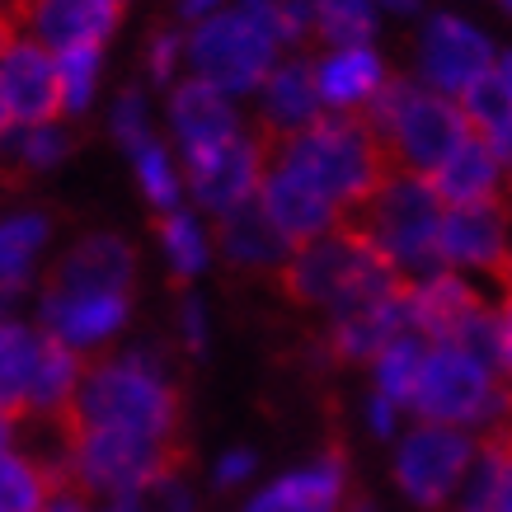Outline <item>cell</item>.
Wrapping results in <instances>:
<instances>
[{"mask_svg": "<svg viewBox=\"0 0 512 512\" xmlns=\"http://www.w3.org/2000/svg\"><path fill=\"white\" fill-rule=\"evenodd\" d=\"M282 5H296V10H311V0H282Z\"/></svg>", "mask_w": 512, "mask_h": 512, "instance_id": "9f6ffc18", "label": "cell"}, {"mask_svg": "<svg viewBox=\"0 0 512 512\" xmlns=\"http://www.w3.org/2000/svg\"><path fill=\"white\" fill-rule=\"evenodd\" d=\"M85 357L62 348V343L47 339L43 348V362H38V376H33V390H29V409L33 419H71V404L80 395V381H85Z\"/></svg>", "mask_w": 512, "mask_h": 512, "instance_id": "f1b7e54d", "label": "cell"}, {"mask_svg": "<svg viewBox=\"0 0 512 512\" xmlns=\"http://www.w3.org/2000/svg\"><path fill=\"white\" fill-rule=\"evenodd\" d=\"M512 207L508 202H475V207H447L442 235H437V268L461 278H498L512 245Z\"/></svg>", "mask_w": 512, "mask_h": 512, "instance_id": "5bb4252c", "label": "cell"}, {"mask_svg": "<svg viewBox=\"0 0 512 512\" xmlns=\"http://www.w3.org/2000/svg\"><path fill=\"white\" fill-rule=\"evenodd\" d=\"M494 512H512V447H508V466H503V480H498Z\"/></svg>", "mask_w": 512, "mask_h": 512, "instance_id": "c3c4849f", "label": "cell"}, {"mask_svg": "<svg viewBox=\"0 0 512 512\" xmlns=\"http://www.w3.org/2000/svg\"><path fill=\"white\" fill-rule=\"evenodd\" d=\"M43 512H99V503H94V498H85L80 489H71V484L57 480V489H52V498H47Z\"/></svg>", "mask_w": 512, "mask_h": 512, "instance_id": "f6af8a7d", "label": "cell"}, {"mask_svg": "<svg viewBox=\"0 0 512 512\" xmlns=\"http://www.w3.org/2000/svg\"><path fill=\"white\" fill-rule=\"evenodd\" d=\"M123 10L109 0H19L15 29L29 33L52 57L80 52V47H109Z\"/></svg>", "mask_w": 512, "mask_h": 512, "instance_id": "ac0fdd59", "label": "cell"}, {"mask_svg": "<svg viewBox=\"0 0 512 512\" xmlns=\"http://www.w3.org/2000/svg\"><path fill=\"white\" fill-rule=\"evenodd\" d=\"M132 325V292H71L43 282L38 292V329L71 353H109Z\"/></svg>", "mask_w": 512, "mask_h": 512, "instance_id": "4fadbf2b", "label": "cell"}, {"mask_svg": "<svg viewBox=\"0 0 512 512\" xmlns=\"http://www.w3.org/2000/svg\"><path fill=\"white\" fill-rule=\"evenodd\" d=\"M311 62H315V85H320V104L334 118H367V109L395 80L376 43L320 47V57H311Z\"/></svg>", "mask_w": 512, "mask_h": 512, "instance_id": "d6986e66", "label": "cell"}, {"mask_svg": "<svg viewBox=\"0 0 512 512\" xmlns=\"http://www.w3.org/2000/svg\"><path fill=\"white\" fill-rule=\"evenodd\" d=\"M264 174H268V141L245 127L240 137L221 141L212 151L184 156V202L207 221H221L259 198Z\"/></svg>", "mask_w": 512, "mask_h": 512, "instance_id": "7c38bea8", "label": "cell"}, {"mask_svg": "<svg viewBox=\"0 0 512 512\" xmlns=\"http://www.w3.org/2000/svg\"><path fill=\"white\" fill-rule=\"evenodd\" d=\"M494 80H498V85H503V99H508V109H512V47H508V52H498Z\"/></svg>", "mask_w": 512, "mask_h": 512, "instance_id": "681fc988", "label": "cell"}, {"mask_svg": "<svg viewBox=\"0 0 512 512\" xmlns=\"http://www.w3.org/2000/svg\"><path fill=\"white\" fill-rule=\"evenodd\" d=\"M254 104H259L264 137H273V141L296 137V132H306L311 123H320L325 104H320V85H315V62L301 57V52H287L264 76Z\"/></svg>", "mask_w": 512, "mask_h": 512, "instance_id": "603a6c76", "label": "cell"}, {"mask_svg": "<svg viewBox=\"0 0 512 512\" xmlns=\"http://www.w3.org/2000/svg\"><path fill=\"white\" fill-rule=\"evenodd\" d=\"M259 480V451L254 447H226L212 461V489H245Z\"/></svg>", "mask_w": 512, "mask_h": 512, "instance_id": "b9f144b4", "label": "cell"}, {"mask_svg": "<svg viewBox=\"0 0 512 512\" xmlns=\"http://www.w3.org/2000/svg\"><path fill=\"white\" fill-rule=\"evenodd\" d=\"M109 137L127 151H137L141 141L160 137V123H156V109H151V94L141 90V85H127L118 90V99L109 104Z\"/></svg>", "mask_w": 512, "mask_h": 512, "instance_id": "8d00e7d4", "label": "cell"}, {"mask_svg": "<svg viewBox=\"0 0 512 512\" xmlns=\"http://www.w3.org/2000/svg\"><path fill=\"white\" fill-rule=\"evenodd\" d=\"M47 334L38 329V320H19L5 315L0 320V414H24L29 409V390L43 362Z\"/></svg>", "mask_w": 512, "mask_h": 512, "instance_id": "83f0119b", "label": "cell"}, {"mask_svg": "<svg viewBox=\"0 0 512 512\" xmlns=\"http://www.w3.org/2000/svg\"><path fill=\"white\" fill-rule=\"evenodd\" d=\"M165 470H174V447H156V442H141V437H123V433H99V428H71L57 480L80 489L85 498H94L104 508V503L137 498Z\"/></svg>", "mask_w": 512, "mask_h": 512, "instance_id": "9c48e42d", "label": "cell"}, {"mask_svg": "<svg viewBox=\"0 0 512 512\" xmlns=\"http://www.w3.org/2000/svg\"><path fill=\"white\" fill-rule=\"evenodd\" d=\"M19 451V419L15 414H0V461Z\"/></svg>", "mask_w": 512, "mask_h": 512, "instance_id": "7dc6e473", "label": "cell"}, {"mask_svg": "<svg viewBox=\"0 0 512 512\" xmlns=\"http://www.w3.org/2000/svg\"><path fill=\"white\" fill-rule=\"evenodd\" d=\"M156 249L165 268H170V278L179 282H198L212 259H217V231H212V221L193 212V207H174V212H160L156 221Z\"/></svg>", "mask_w": 512, "mask_h": 512, "instance_id": "4316f807", "label": "cell"}, {"mask_svg": "<svg viewBox=\"0 0 512 512\" xmlns=\"http://www.w3.org/2000/svg\"><path fill=\"white\" fill-rule=\"evenodd\" d=\"M259 207H264V217L273 221L282 231V240L287 245H311V240H320V235L339 231L343 226V212L334 207V202L320 193V188H311L301 174H292L287 165H278L273 160V151H268V174L264 184H259Z\"/></svg>", "mask_w": 512, "mask_h": 512, "instance_id": "44dd1931", "label": "cell"}, {"mask_svg": "<svg viewBox=\"0 0 512 512\" xmlns=\"http://www.w3.org/2000/svg\"><path fill=\"white\" fill-rule=\"evenodd\" d=\"M353 470L343 451H315L306 461L287 466L282 475L249 489L240 512H348Z\"/></svg>", "mask_w": 512, "mask_h": 512, "instance_id": "9a60e30c", "label": "cell"}, {"mask_svg": "<svg viewBox=\"0 0 512 512\" xmlns=\"http://www.w3.org/2000/svg\"><path fill=\"white\" fill-rule=\"evenodd\" d=\"M381 15L372 0H311V38L325 47H357L376 43Z\"/></svg>", "mask_w": 512, "mask_h": 512, "instance_id": "1f68e13d", "label": "cell"}, {"mask_svg": "<svg viewBox=\"0 0 512 512\" xmlns=\"http://www.w3.org/2000/svg\"><path fill=\"white\" fill-rule=\"evenodd\" d=\"M57 489V475L24 451L0 461V512H43Z\"/></svg>", "mask_w": 512, "mask_h": 512, "instance_id": "e575fe53", "label": "cell"}, {"mask_svg": "<svg viewBox=\"0 0 512 512\" xmlns=\"http://www.w3.org/2000/svg\"><path fill=\"white\" fill-rule=\"evenodd\" d=\"M127 165H132V179H137V193L146 198V207H156V212L184 207V160L165 141V132L141 141L137 151H127Z\"/></svg>", "mask_w": 512, "mask_h": 512, "instance_id": "f546056e", "label": "cell"}, {"mask_svg": "<svg viewBox=\"0 0 512 512\" xmlns=\"http://www.w3.org/2000/svg\"><path fill=\"white\" fill-rule=\"evenodd\" d=\"M141 62H146V80L160 85V90H170L174 80L188 76V33L165 24L146 38V52H141Z\"/></svg>", "mask_w": 512, "mask_h": 512, "instance_id": "74e56055", "label": "cell"}, {"mask_svg": "<svg viewBox=\"0 0 512 512\" xmlns=\"http://www.w3.org/2000/svg\"><path fill=\"white\" fill-rule=\"evenodd\" d=\"M508 207H512V174H508Z\"/></svg>", "mask_w": 512, "mask_h": 512, "instance_id": "6f0895ef", "label": "cell"}, {"mask_svg": "<svg viewBox=\"0 0 512 512\" xmlns=\"http://www.w3.org/2000/svg\"><path fill=\"white\" fill-rule=\"evenodd\" d=\"M52 249V217L38 207H19L0 217V320L15 315V306L29 296L38 268Z\"/></svg>", "mask_w": 512, "mask_h": 512, "instance_id": "cb8c5ba5", "label": "cell"}, {"mask_svg": "<svg viewBox=\"0 0 512 512\" xmlns=\"http://www.w3.org/2000/svg\"><path fill=\"white\" fill-rule=\"evenodd\" d=\"M0 90H5V109H10V132L62 118L57 57L19 29L0 33Z\"/></svg>", "mask_w": 512, "mask_h": 512, "instance_id": "e0dca14e", "label": "cell"}, {"mask_svg": "<svg viewBox=\"0 0 512 512\" xmlns=\"http://www.w3.org/2000/svg\"><path fill=\"white\" fill-rule=\"evenodd\" d=\"M390 480L419 512H442L456 503V489L475 466L480 437L461 433V428H442V423L409 419L395 442H390Z\"/></svg>", "mask_w": 512, "mask_h": 512, "instance_id": "30bf717a", "label": "cell"}, {"mask_svg": "<svg viewBox=\"0 0 512 512\" xmlns=\"http://www.w3.org/2000/svg\"><path fill=\"white\" fill-rule=\"evenodd\" d=\"M52 287L71 292H132L137 282V249L118 231H90L62 249V259L47 273Z\"/></svg>", "mask_w": 512, "mask_h": 512, "instance_id": "7402d4cb", "label": "cell"}, {"mask_svg": "<svg viewBox=\"0 0 512 512\" xmlns=\"http://www.w3.org/2000/svg\"><path fill=\"white\" fill-rule=\"evenodd\" d=\"M498 372L512 390V296L498 301Z\"/></svg>", "mask_w": 512, "mask_h": 512, "instance_id": "7bdbcfd3", "label": "cell"}, {"mask_svg": "<svg viewBox=\"0 0 512 512\" xmlns=\"http://www.w3.org/2000/svg\"><path fill=\"white\" fill-rule=\"evenodd\" d=\"M494 5H498V10H503V15L512 19V0H494Z\"/></svg>", "mask_w": 512, "mask_h": 512, "instance_id": "11a10c76", "label": "cell"}, {"mask_svg": "<svg viewBox=\"0 0 512 512\" xmlns=\"http://www.w3.org/2000/svg\"><path fill=\"white\" fill-rule=\"evenodd\" d=\"M404 329H409V315H404V282H400L390 292H376L367 301H353V306L325 315L320 348L329 353V362H357V367H367L390 339H400Z\"/></svg>", "mask_w": 512, "mask_h": 512, "instance_id": "ffe728a7", "label": "cell"}, {"mask_svg": "<svg viewBox=\"0 0 512 512\" xmlns=\"http://www.w3.org/2000/svg\"><path fill=\"white\" fill-rule=\"evenodd\" d=\"M433 193L442 207H475V202H508V165L480 132H470L456 151H451L433 174H428Z\"/></svg>", "mask_w": 512, "mask_h": 512, "instance_id": "d4e9b609", "label": "cell"}, {"mask_svg": "<svg viewBox=\"0 0 512 512\" xmlns=\"http://www.w3.org/2000/svg\"><path fill=\"white\" fill-rule=\"evenodd\" d=\"M498 437H503V442L512 447V414H508V423H503V433H498Z\"/></svg>", "mask_w": 512, "mask_h": 512, "instance_id": "db71d44e", "label": "cell"}, {"mask_svg": "<svg viewBox=\"0 0 512 512\" xmlns=\"http://www.w3.org/2000/svg\"><path fill=\"white\" fill-rule=\"evenodd\" d=\"M278 165H287L292 174H301L311 188H320L343 217L362 212L381 179L390 174V160L381 151L376 132L362 118H334L325 113L320 123H311L296 137H282L268 146Z\"/></svg>", "mask_w": 512, "mask_h": 512, "instance_id": "7a4b0ae2", "label": "cell"}, {"mask_svg": "<svg viewBox=\"0 0 512 512\" xmlns=\"http://www.w3.org/2000/svg\"><path fill=\"white\" fill-rule=\"evenodd\" d=\"M503 466H508V442L503 437H489L475 451V466L466 470V480L456 489V512H494L498 498V480H503Z\"/></svg>", "mask_w": 512, "mask_h": 512, "instance_id": "d590c367", "label": "cell"}, {"mask_svg": "<svg viewBox=\"0 0 512 512\" xmlns=\"http://www.w3.org/2000/svg\"><path fill=\"white\" fill-rule=\"evenodd\" d=\"M404 315L423 343H451L461 353L498 367V306L484 301L475 278L433 268L404 282Z\"/></svg>", "mask_w": 512, "mask_h": 512, "instance_id": "52a82bcc", "label": "cell"}, {"mask_svg": "<svg viewBox=\"0 0 512 512\" xmlns=\"http://www.w3.org/2000/svg\"><path fill=\"white\" fill-rule=\"evenodd\" d=\"M442 217H447V207L423 174L390 170L381 188L367 198V207L357 212V231L395 278L409 282L437 268Z\"/></svg>", "mask_w": 512, "mask_h": 512, "instance_id": "277c9868", "label": "cell"}, {"mask_svg": "<svg viewBox=\"0 0 512 512\" xmlns=\"http://www.w3.org/2000/svg\"><path fill=\"white\" fill-rule=\"evenodd\" d=\"M160 123H165V137H170V146L184 160V156H198V151H212L221 141L240 137L245 132V113H240V99L221 94L217 85H207L198 76H184L165 90Z\"/></svg>", "mask_w": 512, "mask_h": 512, "instance_id": "2e32d148", "label": "cell"}, {"mask_svg": "<svg viewBox=\"0 0 512 512\" xmlns=\"http://www.w3.org/2000/svg\"><path fill=\"white\" fill-rule=\"evenodd\" d=\"M5 151H10V160L24 174H47V170H57V165H66V156L76 151V137H71V127L62 118H52V123L15 127L5 137Z\"/></svg>", "mask_w": 512, "mask_h": 512, "instance_id": "d6a6232c", "label": "cell"}, {"mask_svg": "<svg viewBox=\"0 0 512 512\" xmlns=\"http://www.w3.org/2000/svg\"><path fill=\"white\" fill-rule=\"evenodd\" d=\"M362 428H367L376 442H395V437L409 428V409L386 400L381 390H367V395H362Z\"/></svg>", "mask_w": 512, "mask_h": 512, "instance_id": "60d3db41", "label": "cell"}, {"mask_svg": "<svg viewBox=\"0 0 512 512\" xmlns=\"http://www.w3.org/2000/svg\"><path fill=\"white\" fill-rule=\"evenodd\" d=\"M498 282L508 287V296H512V245H508V259H503V273H498Z\"/></svg>", "mask_w": 512, "mask_h": 512, "instance_id": "f5cc1de1", "label": "cell"}, {"mask_svg": "<svg viewBox=\"0 0 512 512\" xmlns=\"http://www.w3.org/2000/svg\"><path fill=\"white\" fill-rule=\"evenodd\" d=\"M174 339L184 357H207L212 348V311L198 292H184L174 301Z\"/></svg>", "mask_w": 512, "mask_h": 512, "instance_id": "ab89813d", "label": "cell"}, {"mask_svg": "<svg viewBox=\"0 0 512 512\" xmlns=\"http://www.w3.org/2000/svg\"><path fill=\"white\" fill-rule=\"evenodd\" d=\"M109 5H118V10H123V5H127V0H109Z\"/></svg>", "mask_w": 512, "mask_h": 512, "instance_id": "680465c9", "label": "cell"}, {"mask_svg": "<svg viewBox=\"0 0 512 512\" xmlns=\"http://www.w3.org/2000/svg\"><path fill=\"white\" fill-rule=\"evenodd\" d=\"M508 414H512V390L498 367L451 348V343H428L409 419L461 428V433H475V437L484 433L498 437Z\"/></svg>", "mask_w": 512, "mask_h": 512, "instance_id": "5b68a950", "label": "cell"}, {"mask_svg": "<svg viewBox=\"0 0 512 512\" xmlns=\"http://www.w3.org/2000/svg\"><path fill=\"white\" fill-rule=\"evenodd\" d=\"M104 85V47H80L57 57V99H62V123L85 118Z\"/></svg>", "mask_w": 512, "mask_h": 512, "instance_id": "836d02e7", "label": "cell"}, {"mask_svg": "<svg viewBox=\"0 0 512 512\" xmlns=\"http://www.w3.org/2000/svg\"><path fill=\"white\" fill-rule=\"evenodd\" d=\"M15 10H19V0H0V33L15 29Z\"/></svg>", "mask_w": 512, "mask_h": 512, "instance_id": "f907efd6", "label": "cell"}, {"mask_svg": "<svg viewBox=\"0 0 512 512\" xmlns=\"http://www.w3.org/2000/svg\"><path fill=\"white\" fill-rule=\"evenodd\" d=\"M503 47L456 10H433L423 15L419 38H414V80L447 99H466L484 76H494Z\"/></svg>", "mask_w": 512, "mask_h": 512, "instance_id": "8fae6325", "label": "cell"}, {"mask_svg": "<svg viewBox=\"0 0 512 512\" xmlns=\"http://www.w3.org/2000/svg\"><path fill=\"white\" fill-rule=\"evenodd\" d=\"M10 137V109H5V90H0V141Z\"/></svg>", "mask_w": 512, "mask_h": 512, "instance_id": "816d5d0a", "label": "cell"}, {"mask_svg": "<svg viewBox=\"0 0 512 512\" xmlns=\"http://www.w3.org/2000/svg\"><path fill=\"white\" fill-rule=\"evenodd\" d=\"M423 357H428V343L404 329L400 339H390L381 353L367 362L372 367V390H381L386 400H395L400 409L414 404V390H419V376H423Z\"/></svg>", "mask_w": 512, "mask_h": 512, "instance_id": "4dcf8cb0", "label": "cell"}, {"mask_svg": "<svg viewBox=\"0 0 512 512\" xmlns=\"http://www.w3.org/2000/svg\"><path fill=\"white\" fill-rule=\"evenodd\" d=\"M282 287H287L296 306L334 315L343 306H353V301L400 287V278L376 259V249L362 240L357 226H339V231L320 235L311 245L292 249V259L282 264Z\"/></svg>", "mask_w": 512, "mask_h": 512, "instance_id": "8992f818", "label": "cell"}, {"mask_svg": "<svg viewBox=\"0 0 512 512\" xmlns=\"http://www.w3.org/2000/svg\"><path fill=\"white\" fill-rule=\"evenodd\" d=\"M99 512H198V498L188 489V480L179 470H165L151 489H141L137 498H123V503H104Z\"/></svg>", "mask_w": 512, "mask_h": 512, "instance_id": "f35d334b", "label": "cell"}, {"mask_svg": "<svg viewBox=\"0 0 512 512\" xmlns=\"http://www.w3.org/2000/svg\"><path fill=\"white\" fill-rule=\"evenodd\" d=\"M179 414H184V395H179V381H174L165 353L160 348H118L85 367V381H80V395L66 423L174 447Z\"/></svg>", "mask_w": 512, "mask_h": 512, "instance_id": "6da1fadb", "label": "cell"}, {"mask_svg": "<svg viewBox=\"0 0 512 512\" xmlns=\"http://www.w3.org/2000/svg\"><path fill=\"white\" fill-rule=\"evenodd\" d=\"M372 5L381 19H419L423 15V0H372Z\"/></svg>", "mask_w": 512, "mask_h": 512, "instance_id": "bcb514c9", "label": "cell"}, {"mask_svg": "<svg viewBox=\"0 0 512 512\" xmlns=\"http://www.w3.org/2000/svg\"><path fill=\"white\" fill-rule=\"evenodd\" d=\"M362 123L376 132L390 170L423 174V179L470 137V123L456 99L428 90L419 80H400V76L381 90V99L367 109Z\"/></svg>", "mask_w": 512, "mask_h": 512, "instance_id": "3957f363", "label": "cell"}, {"mask_svg": "<svg viewBox=\"0 0 512 512\" xmlns=\"http://www.w3.org/2000/svg\"><path fill=\"white\" fill-rule=\"evenodd\" d=\"M231 5H235V0H174V15H179V24H184V29H193V24L221 15V10H231Z\"/></svg>", "mask_w": 512, "mask_h": 512, "instance_id": "ee69618b", "label": "cell"}, {"mask_svg": "<svg viewBox=\"0 0 512 512\" xmlns=\"http://www.w3.org/2000/svg\"><path fill=\"white\" fill-rule=\"evenodd\" d=\"M188 33V76L217 85L231 99H254L264 76L287 57V47L235 0L231 10L202 19Z\"/></svg>", "mask_w": 512, "mask_h": 512, "instance_id": "ba28073f", "label": "cell"}, {"mask_svg": "<svg viewBox=\"0 0 512 512\" xmlns=\"http://www.w3.org/2000/svg\"><path fill=\"white\" fill-rule=\"evenodd\" d=\"M212 231H217L221 259L235 268H245V273H282V264L292 259V245H287L278 226L264 217L259 202H249V207L231 212V217L212 221Z\"/></svg>", "mask_w": 512, "mask_h": 512, "instance_id": "484cf974", "label": "cell"}]
</instances>
